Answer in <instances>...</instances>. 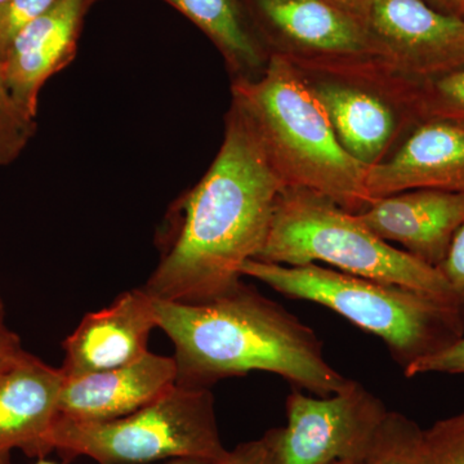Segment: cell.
Here are the masks:
<instances>
[{"instance_id":"obj_33","label":"cell","mask_w":464,"mask_h":464,"mask_svg":"<svg viewBox=\"0 0 464 464\" xmlns=\"http://www.w3.org/2000/svg\"><path fill=\"white\" fill-rule=\"evenodd\" d=\"M459 17L463 18V20H464V2H463L462 9H460Z\"/></svg>"},{"instance_id":"obj_8","label":"cell","mask_w":464,"mask_h":464,"mask_svg":"<svg viewBox=\"0 0 464 464\" xmlns=\"http://www.w3.org/2000/svg\"><path fill=\"white\" fill-rule=\"evenodd\" d=\"M387 414L382 400L356 381L320 398L295 390L285 427L277 429L279 464L362 462Z\"/></svg>"},{"instance_id":"obj_9","label":"cell","mask_w":464,"mask_h":464,"mask_svg":"<svg viewBox=\"0 0 464 464\" xmlns=\"http://www.w3.org/2000/svg\"><path fill=\"white\" fill-rule=\"evenodd\" d=\"M366 29L391 74L427 81L464 67V20L423 0H372Z\"/></svg>"},{"instance_id":"obj_2","label":"cell","mask_w":464,"mask_h":464,"mask_svg":"<svg viewBox=\"0 0 464 464\" xmlns=\"http://www.w3.org/2000/svg\"><path fill=\"white\" fill-rule=\"evenodd\" d=\"M154 306L158 328L174 346L179 386L209 389L250 372L280 375L319 396L350 383L326 362L310 326L243 282L209 301L154 298Z\"/></svg>"},{"instance_id":"obj_5","label":"cell","mask_w":464,"mask_h":464,"mask_svg":"<svg viewBox=\"0 0 464 464\" xmlns=\"http://www.w3.org/2000/svg\"><path fill=\"white\" fill-rule=\"evenodd\" d=\"M256 259L284 266L320 262L341 273L417 290L457 311L439 268L381 239L356 213L316 192L284 188Z\"/></svg>"},{"instance_id":"obj_15","label":"cell","mask_w":464,"mask_h":464,"mask_svg":"<svg viewBox=\"0 0 464 464\" xmlns=\"http://www.w3.org/2000/svg\"><path fill=\"white\" fill-rule=\"evenodd\" d=\"M464 194V130L423 121L392 158L369 168L366 190L372 203L409 190Z\"/></svg>"},{"instance_id":"obj_6","label":"cell","mask_w":464,"mask_h":464,"mask_svg":"<svg viewBox=\"0 0 464 464\" xmlns=\"http://www.w3.org/2000/svg\"><path fill=\"white\" fill-rule=\"evenodd\" d=\"M53 450L66 460L90 458L99 464H149L173 458H204L221 463L222 444L209 389L176 386L133 413L76 422L60 417Z\"/></svg>"},{"instance_id":"obj_11","label":"cell","mask_w":464,"mask_h":464,"mask_svg":"<svg viewBox=\"0 0 464 464\" xmlns=\"http://www.w3.org/2000/svg\"><path fill=\"white\" fill-rule=\"evenodd\" d=\"M158 328L154 298L145 289L121 293L110 306L83 317L63 341L65 377H78L136 362L150 353Z\"/></svg>"},{"instance_id":"obj_25","label":"cell","mask_w":464,"mask_h":464,"mask_svg":"<svg viewBox=\"0 0 464 464\" xmlns=\"http://www.w3.org/2000/svg\"><path fill=\"white\" fill-rule=\"evenodd\" d=\"M438 268L450 285L458 314L464 325V226L457 232L447 258Z\"/></svg>"},{"instance_id":"obj_20","label":"cell","mask_w":464,"mask_h":464,"mask_svg":"<svg viewBox=\"0 0 464 464\" xmlns=\"http://www.w3.org/2000/svg\"><path fill=\"white\" fill-rule=\"evenodd\" d=\"M36 121L18 108L9 93L0 61V166H8L35 133Z\"/></svg>"},{"instance_id":"obj_3","label":"cell","mask_w":464,"mask_h":464,"mask_svg":"<svg viewBox=\"0 0 464 464\" xmlns=\"http://www.w3.org/2000/svg\"><path fill=\"white\" fill-rule=\"evenodd\" d=\"M232 106L255 130L285 188L316 192L351 213L371 206L369 168L338 141L308 79L288 57L270 53L261 74L235 79Z\"/></svg>"},{"instance_id":"obj_13","label":"cell","mask_w":464,"mask_h":464,"mask_svg":"<svg viewBox=\"0 0 464 464\" xmlns=\"http://www.w3.org/2000/svg\"><path fill=\"white\" fill-rule=\"evenodd\" d=\"M90 0H60L23 30L3 58L9 93L29 118L38 114L45 82L74 60Z\"/></svg>"},{"instance_id":"obj_34","label":"cell","mask_w":464,"mask_h":464,"mask_svg":"<svg viewBox=\"0 0 464 464\" xmlns=\"http://www.w3.org/2000/svg\"><path fill=\"white\" fill-rule=\"evenodd\" d=\"M5 2H7V0H0V5H3Z\"/></svg>"},{"instance_id":"obj_4","label":"cell","mask_w":464,"mask_h":464,"mask_svg":"<svg viewBox=\"0 0 464 464\" xmlns=\"http://www.w3.org/2000/svg\"><path fill=\"white\" fill-rule=\"evenodd\" d=\"M241 274L285 297L322 304L381 338L402 371L464 335L454 308L417 290L316 264L284 266L250 259Z\"/></svg>"},{"instance_id":"obj_24","label":"cell","mask_w":464,"mask_h":464,"mask_svg":"<svg viewBox=\"0 0 464 464\" xmlns=\"http://www.w3.org/2000/svg\"><path fill=\"white\" fill-rule=\"evenodd\" d=\"M219 464H279L277 457V429L270 430L262 438L243 442L227 451Z\"/></svg>"},{"instance_id":"obj_14","label":"cell","mask_w":464,"mask_h":464,"mask_svg":"<svg viewBox=\"0 0 464 464\" xmlns=\"http://www.w3.org/2000/svg\"><path fill=\"white\" fill-rule=\"evenodd\" d=\"M176 384L173 357L148 353L132 364L63 378L60 417L76 422L116 420L151 404Z\"/></svg>"},{"instance_id":"obj_31","label":"cell","mask_w":464,"mask_h":464,"mask_svg":"<svg viewBox=\"0 0 464 464\" xmlns=\"http://www.w3.org/2000/svg\"><path fill=\"white\" fill-rule=\"evenodd\" d=\"M5 304H3L2 295H0V328H3V326H5Z\"/></svg>"},{"instance_id":"obj_23","label":"cell","mask_w":464,"mask_h":464,"mask_svg":"<svg viewBox=\"0 0 464 464\" xmlns=\"http://www.w3.org/2000/svg\"><path fill=\"white\" fill-rule=\"evenodd\" d=\"M402 372L406 378L431 373L464 374V335L450 346L415 362Z\"/></svg>"},{"instance_id":"obj_29","label":"cell","mask_w":464,"mask_h":464,"mask_svg":"<svg viewBox=\"0 0 464 464\" xmlns=\"http://www.w3.org/2000/svg\"><path fill=\"white\" fill-rule=\"evenodd\" d=\"M149 464H219L215 460L204 459V458H173V459L161 460V462Z\"/></svg>"},{"instance_id":"obj_22","label":"cell","mask_w":464,"mask_h":464,"mask_svg":"<svg viewBox=\"0 0 464 464\" xmlns=\"http://www.w3.org/2000/svg\"><path fill=\"white\" fill-rule=\"evenodd\" d=\"M58 2L60 0H7L0 5V61L18 34Z\"/></svg>"},{"instance_id":"obj_18","label":"cell","mask_w":464,"mask_h":464,"mask_svg":"<svg viewBox=\"0 0 464 464\" xmlns=\"http://www.w3.org/2000/svg\"><path fill=\"white\" fill-rule=\"evenodd\" d=\"M411 110L422 121H445L464 130V67L415 83Z\"/></svg>"},{"instance_id":"obj_17","label":"cell","mask_w":464,"mask_h":464,"mask_svg":"<svg viewBox=\"0 0 464 464\" xmlns=\"http://www.w3.org/2000/svg\"><path fill=\"white\" fill-rule=\"evenodd\" d=\"M206 34L237 78H255L267 54L240 0H164Z\"/></svg>"},{"instance_id":"obj_35","label":"cell","mask_w":464,"mask_h":464,"mask_svg":"<svg viewBox=\"0 0 464 464\" xmlns=\"http://www.w3.org/2000/svg\"><path fill=\"white\" fill-rule=\"evenodd\" d=\"M90 2L92 3V5H93V3L97 2V0H90Z\"/></svg>"},{"instance_id":"obj_26","label":"cell","mask_w":464,"mask_h":464,"mask_svg":"<svg viewBox=\"0 0 464 464\" xmlns=\"http://www.w3.org/2000/svg\"><path fill=\"white\" fill-rule=\"evenodd\" d=\"M23 351L18 335L9 331L7 326L0 328V373L14 362Z\"/></svg>"},{"instance_id":"obj_30","label":"cell","mask_w":464,"mask_h":464,"mask_svg":"<svg viewBox=\"0 0 464 464\" xmlns=\"http://www.w3.org/2000/svg\"><path fill=\"white\" fill-rule=\"evenodd\" d=\"M0 464H12V462H11V459H5V460H2V462H0ZM34 464H60V463L53 462V460L47 459V458H42V459L36 460V462Z\"/></svg>"},{"instance_id":"obj_7","label":"cell","mask_w":464,"mask_h":464,"mask_svg":"<svg viewBox=\"0 0 464 464\" xmlns=\"http://www.w3.org/2000/svg\"><path fill=\"white\" fill-rule=\"evenodd\" d=\"M262 44L299 69L389 70L362 21L326 0H240Z\"/></svg>"},{"instance_id":"obj_12","label":"cell","mask_w":464,"mask_h":464,"mask_svg":"<svg viewBox=\"0 0 464 464\" xmlns=\"http://www.w3.org/2000/svg\"><path fill=\"white\" fill-rule=\"evenodd\" d=\"M356 215L381 239L438 268L464 226V194L402 191L374 200Z\"/></svg>"},{"instance_id":"obj_19","label":"cell","mask_w":464,"mask_h":464,"mask_svg":"<svg viewBox=\"0 0 464 464\" xmlns=\"http://www.w3.org/2000/svg\"><path fill=\"white\" fill-rule=\"evenodd\" d=\"M362 464H423V430L398 411H389Z\"/></svg>"},{"instance_id":"obj_16","label":"cell","mask_w":464,"mask_h":464,"mask_svg":"<svg viewBox=\"0 0 464 464\" xmlns=\"http://www.w3.org/2000/svg\"><path fill=\"white\" fill-rule=\"evenodd\" d=\"M325 109L338 141L359 163H381L398 130V121L386 101L356 85L340 82H310Z\"/></svg>"},{"instance_id":"obj_10","label":"cell","mask_w":464,"mask_h":464,"mask_svg":"<svg viewBox=\"0 0 464 464\" xmlns=\"http://www.w3.org/2000/svg\"><path fill=\"white\" fill-rule=\"evenodd\" d=\"M63 378L25 350L0 373V462L14 450L36 459L53 453Z\"/></svg>"},{"instance_id":"obj_27","label":"cell","mask_w":464,"mask_h":464,"mask_svg":"<svg viewBox=\"0 0 464 464\" xmlns=\"http://www.w3.org/2000/svg\"><path fill=\"white\" fill-rule=\"evenodd\" d=\"M326 2L332 3L335 7L343 9L344 12L362 21L366 26L372 0H326Z\"/></svg>"},{"instance_id":"obj_32","label":"cell","mask_w":464,"mask_h":464,"mask_svg":"<svg viewBox=\"0 0 464 464\" xmlns=\"http://www.w3.org/2000/svg\"><path fill=\"white\" fill-rule=\"evenodd\" d=\"M364 463V460L362 462H353V460H344V462H338L334 464H362Z\"/></svg>"},{"instance_id":"obj_1","label":"cell","mask_w":464,"mask_h":464,"mask_svg":"<svg viewBox=\"0 0 464 464\" xmlns=\"http://www.w3.org/2000/svg\"><path fill=\"white\" fill-rule=\"evenodd\" d=\"M284 188L255 130L231 105L221 149L173 208L160 261L143 289L161 301L195 304L239 285L243 266L264 246Z\"/></svg>"},{"instance_id":"obj_28","label":"cell","mask_w":464,"mask_h":464,"mask_svg":"<svg viewBox=\"0 0 464 464\" xmlns=\"http://www.w3.org/2000/svg\"><path fill=\"white\" fill-rule=\"evenodd\" d=\"M432 8L438 9L442 14L459 17L464 0H423Z\"/></svg>"},{"instance_id":"obj_21","label":"cell","mask_w":464,"mask_h":464,"mask_svg":"<svg viewBox=\"0 0 464 464\" xmlns=\"http://www.w3.org/2000/svg\"><path fill=\"white\" fill-rule=\"evenodd\" d=\"M423 464H464V411L423 430Z\"/></svg>"}]
</instances>
